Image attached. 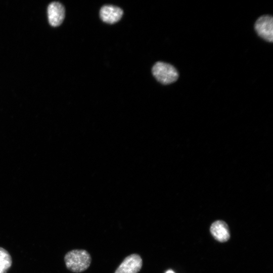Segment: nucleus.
I'll return each mask as SVG.
<instances>
[{"mask_svg":"<svg viewBox=\"0 0 273 273\" xmlns=\"http://www.w3.org/2000/svg\"><path fill=\"white\" fill-rule=\"evenodd\" d=\"M210 231L213 238L218 242H225L230 239L229 228L224 221L218 220L213 222Z\"/></svg>","mask_w":273,"mask_h":273,"instance_id":"7","label":"nucleus"},{"mask_svg":"<svg viewBox=\"0 0 273 273\" xmlns=\"http://www.w3.org/2000/svg\"><path fill=\"white\" fill-rule=\"evenodd\" d=\"M165 273H175L172 270L169 269L167 270Z\"/></svg>","mask_w":273,"mask_h":273,"instance_id":"9","label":"nucleus"},{"mask_svg":"<svg viewBox=\"0 0 273 273\" xmlns=\"http://www.w3.org/2000/svg\"><path fill=\"white\" fill-rule=\"evenodd\" d=\"M64 259L67 268L76 273L86 270L92 262L90 254L84 249L70 250L65 254Z\"/></svg>","mask_w":273,"mask_h":273,"instance_id":"1","label":"nucleus"},{"mask_svg":"<svg viewBox=\"0 0 273 273\" xmlns=\"http://www.w3.org/2000/svg\"><path fill=\"white\" fill-rule=\"evenodd\" d=\"M65 13V8L60 3L54 2L50 4L48 7L50 24L53 27L60 25L64 19Z\"/></svg>","mask_w":273,"mask_h":273,"instance_id":"5","label":"nucleus"},{"mask_svg":"<svg viewBox=\"0 0 273 273\" xmlns=\"http://www.w3.org/2000/svg\"><path fill=\"white\" fill-rule=\"evenodd\" d=\"M152 71L157 80L163 84L172 83L178 78L176 69L172 65L162 62H156Z\"/></svg>","mask_w":273,"mask_h":273,"instance_id":"2","label":"nucleus"},{"mask_svg":"<svg viewBox=\"0 0 273 273\" xmlns=\"http://www.w3.org/2000/svg\"><path fill=\"white\" fill-rule=\"evenodd\" d=\"M254 28L257 34L264 40L273 41V18L270 15L259 17L255 23Z\"/></svg>","mask_w":273,"mask_h":273,"instance_id":"3","label":"nucleus"},{"mask_svg":"<svg viewBox=\"0 0 273 273\" xmlns=\"http://www.w3.org/2000/svg\"><path fill=\"white\" fill-rule=\"evenodd\" d=\"M12 265V258L9 252L0 247V273H7Z\"/></svg>","mask_w":273,"mask_h":273,"instance_id":"8","label":"nucleus"},{"mask_svg":"<svg viewBox=\"0 0 273 273\" xmlns=\"http://www.w3.org/2000/svg\"><path fill=\"white\" fill-rule=\"evenodd\" d=\"M123 13L122 10L119 7L112 5H105L101 8L100 16L103 22L114 24L120 20Z\"/></svg>","mask_w":273,"mask_h":273,"instance_id":"6","label":"nucleus"},{"mask_svg":"<svg viewBox=\"0 0 273 273\" xmlns=\"http://www.w3.org/2000/svg\"><path fill=\"white\" fill-rule=\"evenodd\" d=\"M142 265L141 256L138 254H131L123 259L114 273H138Z\"/></svg>","mask_w":273,"mask_h":273,"instance_id":"4","label":"nucleus"}]
</instances>
